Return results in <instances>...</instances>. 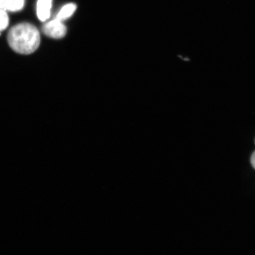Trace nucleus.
Wrapping results in <instances>:
<instances>
[{
	"mask_svg": "<svg viewBox=\"0 0 255 255\" xmlns=\"http://www.w3.org/2000/svg\"><path fill=\"white\" fill-rule=\"evenodd\" d=\"M7 41L15 52L20 55H30L36 52L40 46V32L33 24L19 23L9 30Z\"/></svg>",
	"mask_w": 255,
	"mask_h": 255,
	"instance_id": "obj_1",
	"label": "nucleus"
},
{
	"mask_svg": "<svg viewBox=\"0 0 255 255\" xmlns=\"http://www.w3.org/2000/svg\"><path fill=\"white\" fill-rule=\"evenodd\" d=\"M42 31L47 37L59 39L65 36L67 29L62 21L55 18L44 24L42 27Z\"/></svg>",
	"mask_w": 255,
	"mask_h": 255,
	"instance_id": "obj_2",
	"label": "nucleus"
},
{
	"mask_svg": "<svg viewBox=\"0 0 255 255\" xmlns=\"http://www.w3.org/2000/svg\"><path fill=\"white\" fill-rule=\"evenodd\" d=\"M52 0H37V15L41 21H45L50 16Z\"/></svg>",
	"mask_w": 255,
	"mask_h": 255,
	"instance_id": "obj_3",
	"label": "nucleus"
},
{
	"mask_svg": "<svg viewBox=\"0 0 255 255\" xmlns=\"http://www.w3.org/2000/svg\"><path fill=\"white\" fill-rule=\"evenodd\" d=\"M25 0H0V9L15 12L24 7Z\"/></svg>",
	"mask_w": 255,
	"mask_h": 255,
	"instance_id": "obj_4",
	"label": "nucleus"
},
{
	"mask_svg": "<svg viewBox=\"0 0 255 255\" xmlns=\"http://www.w3.org/2000/svg\"><path fill=\"white\" fill-rule=\"evenodd\" d=\"M76 9V5L73 3H69V4L64 5L60 9L58 14L56 16L57 19L60 21L66 20V19L71 17Z\"/></svg>",
	"mask_w": 255,
	"mask_h": 255,
	"instance_id": "obj_5",
	"label": "nucleus"
},
{
	"mask_svg": "<svg viewBox=\"0 0 255 255\" xmlns=\"http://www.w3.org/2000/svg\"><path fill=\"white\" fill-rule=\"evenodd\" d=\"M9 18L6 11L0 9V31L4 30L8 27Z\"/></svg>",
	"mask_w": 255,
	"mask_h": 255,
	"instance_id": "obj_6",
	"label": "nucleus"
},
{
	"mask_svg": "<svg viewBox=\"0 0 255 255\" xmlns=\"http://www.w3.org/2000/svg\"><path fill=\"white\" fill-rule=\"evenodd\" d=\"M251 162L253 167L255 169V151L253 153V155H252Z\"/></svg>",
	"mask_w": 255,
	"mask_h": 255,
	"instance_id": "obj_7",
	"label": "nucleus"
}]
</instances>
